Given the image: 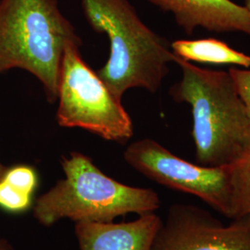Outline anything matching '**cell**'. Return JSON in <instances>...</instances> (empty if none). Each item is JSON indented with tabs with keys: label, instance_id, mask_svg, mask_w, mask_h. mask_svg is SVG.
Returning <instances> with one entry per match:
<instances>
[{
	"label": "cell",
	"instance_id": "6da1fadb",
	"mask_svg": "<svg viewBox=\"0 0 250 250\" xmlns=\"http://www.w3.org/2000/svg\"><path fill=\"white\" fill-rule=\"evenodd\" d=\"M182 77L170 89L192 111L197 164L228 167L250 151V118L229 72L199 68L179 57Z\"/></svg>",
	"mask_w": 250,
	"mask_h": 250
},
{
	"label": "cell",
	"instance_id": "3957f363",
	"mask_svg": "<svg viewBox=\"0 0 250 250\" xmlns=\"http://www.w3.org/2000/svg\"><path fill=\"white\" fill-rule=\"evenodd\" d=\"M65 178L36 199L34 216L44 226L62 219L75 223H111L120 216L156 212L161 198L151 188H134L105 174L80 152L63 156Z\"/></svg>",
	"mask_w": 250,
	"mask_h": 250
},
{
	"label": "cell",
	"instance_id": "5bb4252c",
	"mask_svg": "<svg viewBox=\"0 0 250 250\" xmlns=\"http://www.w3.org/2000/svg\"><path fill=\"white\" fill-rule=\"evenodd\" d=\"M229 72L232 75L237 92L247 107L250 118V68L239 69L232 67L229 69Z\"/></svg>",
	"mask_w": 250,
	"mask_h": 250
},
{
	"label": "cell",
	"instance_id": "5b68a950",
	"mask_svg": "<svg viewBox=\"0 0 250 250\" xmlns=\"http://www.w3.org/2000/svg\"><path fill=\"white\" fill-rule=\"evenodd\" d=\"M81 44L69 43L63 53L58 83V124L125 143L134 135L132 119L122 100L83 60Z\"/></svg>",
	"mask_w": 250,
	"mask_h": 250
},
{
	"label": "cell",
	"instance_id": "8fae6325",
	"mask_svg": "<svg viewBox=\"0 0 250 250\" xmlns=\"http://www.w3.org/2000/svg\"><path fill=\"white\" fill-rule=\"evenodd\" d=\"M232 182L239 217H250V151L231 166Z\"/></svg>",
	"mask_w": 250,
	"mask_h": 250
},
{
	"label": "cell",
	"instance_id": "4fadbf2b",
	"mask_svg": "<svg viewBox=\"0 0 250 250\" xmlns=\"http://www.w3.org/2000/svg\"><path fill=\"white\" fill-rule=\"evenodd\" d=\"M2 179L12 187L32 196L38 184L37 173L35 168L28 165H18L9 168L6 170Z\"/></svg>",
	"mask_w": 250,
	"mask_h": 250
},
{
	"label": "cell",
	"instance_id": "e0dca14e",
	"mask_svg": "<svg viewBox=\"0 0 250 250\" xmlns=\"http://www.w3.org/2000/svg\"><path fill=\"white\" fill-rule=\"evenodd\" d=\"M244 7L248 10V13H249L250 18V0H245V6Z\"/></svg>",
	"mask_w": 250,
	"mask_h": 250
},
{
	"label": "cell",
	"instance_id": "8992f818",
	"mask_svg": "<svg viewBox=\"0 0 250 250\" xmlns=\"http://www.w3.org/2000/svg\"><path fill=\"white\" fill-rule=\"evenodd\" d=\"M124 159L134 170L161 186L195 196L228 219L239 217L231 166L191 163L150 138L130 144Z\"/></svg>",
	"mask_w": 250,
	"mask_h": 250
},
{
	"label": "cell",
	"instance_id": "30bf717a",
	"mask_svg": "<svg viewBox=\"0 0 250 250\" xmlns=\"http://www.w3.org/2000/svg\"><path fill=\"white\" fill-rule=\"evenodd\" d=\"M173 54L179 58L194 62L216 65H234L250 68V56L233 49L216 38L195 40H175L170 44Z\"/></svg>",
	"mask_w": 250,
	"mask_h": 250
},
{
	"label": "cell",
	"instance_id": "7c38bea8",
	"mask_svg": "<svg viewBox=\"0 0 250 250\" xmlns=\"http://www.w3.org/2000/svg\"><path fill=\"white\" fill-rule=\"evenodd\" d=\"M32 205V195L12 187L4 179L0 180V208L11 212L21 213Z\"/></svg>",
	"mask_w": 250,
	"mask_h": 250
},
{
	"label": "cell",
	"instance_id": "7a4b0ae2",
	"mask_svg": "<svg viewBox=\"0 0 250 250\" xmlns=\"http://www.w3.org/2000/svg\"><path fill=\"white\" fill-rule=\"evenodd\" d=\"M82 6L90 26L108 38L109 58L97 73L113 95L122 100L131 88L160 89L176 57L167 40L144 23L129 0H82Z\"/></svg>",
	"mask_w": 250,
	"mask_h": 250
},
{
	"label": "cell",
	"instance_id": "ba28073f",
	"mask_svg": "<svg viewBox=\"0 0 250 250\" xmlns=\"http://www.w3.org/2000/svg\"><path fill=\"white\" fill-rule=\"evenodd\" d=\"M170 13L188 35L197 28L213 33L240 32L250 36V18L244 6L232 0H148Z\"/></svg>",
	"mask_w": 250,
	"mask_h": 250
},
{
	"label": "cell",
	"instance_id": "52a82bcc",
	"mask_svg": "<svg viewBox=\"0 0 250 250\" xmlns=\"http://www.w3.org/2000/svg\"><path fill=\"white\" fill-rule=\"evenodd\" d=\"M152 250H250V217L224 224L197 206L173 204L161 220Z\"/></svg>",
	"mask_w": 250,
	"mask_h": 250
},
{
	"label": "cell",
	"instance_id": "9c48e42d",
	"mask_svg": "<svg viewBox=\"0 0 250 250\" xmlns=\"http://www.w3.org/2000/svg\"><path fill=\"white\" fill-rule=\"evenodd\" d=\"M161 220L153 212L130 223H76L75 236L80 250H152Z\"/></svg>",
	"mask_w": 250,
	"mask_h": 250
},
{
	"label": "cell",
	"instance_id": "2e32d148",
	"mask_svg": "<svg viewBox=\"0 0 250 250\" xmlns=\"http://www.w3.org/2000/svg\"><path fill=\"white\" fill-rule=\"evenodd\" d=\"M8 170V168L6 167V166H4L1 162H0V180L3 178V176H4V174H5V172H6V170Z\"/></svg>",
	"mask_w": 250,
	"mask_h": 250
},
{
	"label": "cell",
	"instance_id": "277c9868",
	"mask_svg": "<svg viewBox=\"0 0 250 250\" xmlns=\"http://www.w3.org/2000/svg\"><path fill=\"white\" fill-rule=\"evenodd\" d=\"M82 43L59 0H0V73L19 68L43 84L46 99H58L66 45Z\"/></svg>",
	"mask_w": 250,
	"mask_h": 250
},
{
	"label": "cell",
	"instance_id": "9a60e30c",
	"mask_svg": "<svg viewBox=\"0 0 250 250\" xmlns=\"http://www.w3.org/2000/svg\"><path fill=\"white\" fill-rule=\"evenodd\" d=\"M0 250H17L13 245L5 238H0Z\"/></svg>",
	"mask_w": 250,
	"mask_h": 250
}]
</instances>
